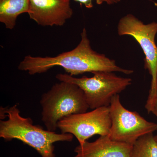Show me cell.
Here are the masks:
<instances>
[{"label": "cell", "instance_id": "1", "mask_svg": "<svg viewBox=\"0 0 157 157\" xmlns=\"http://www.w3.org/2000/svg\"><path fill=\"white\" fill-rule=\"evenodd\" d=\"M81 38L76 48L56 56H26L20 63L18 69L27 71L31 75L45 73L55 67H62L67 74L72 76L98 71L121 72L125 74L134 72L132 70L120 67L115 61L93 50L85 28L82 29Z\"/></svg>", "mask_w": 157, "mask_h": 157}, {"label": "cell", "instance_id": "2", "mask_svg": "<svg viewBox=\"0 0 157 157\" xmlns=\"http://www.w3.org/2000/svg\"><path fill=\"white\" fill-rule=\"evenodd\" d=\"M1 119L0 137L7 141L20 140L35 149L42 157H56L54 144L73 140L72 134H58L34 125L30 118L21 115L17 104L8 108L1 107Z\"/></svg>", "mask_w": 157, "mask_h": 157}, {"label": "cell", "instance_id": "3", "mask_svg": "<svg viewBox=\"0 0 157 157\" xmlns=\"http://www.w3.org/2000/svg\"><path fill=\"white\" fill-rule=\"evenodd\" d=\"M40 102L42 120L51 132L56 131L62 119L86 112L89 108L83 91L76 85L65 82L54 85L42 94Z\"/></svg>", "mask_w": 157, "mask_h": 157}, {"label": "cell", "instance_id": "4", "mask_svg": "<svg viewBox=\"0 0 157 157\" xmlns=\"http://www.w3.org/2000/svg\"><path fill=\"white\" fill-rule=\"evenodd\" d=\"M91 77L76 78L67 73H59L56 77L60 82L76 85L84 93L89 108L109 107L113 96L118 94L132 84V79L116 75L113 72H93Z\"/></svg>", "mask_w": 157, "mask_h": 157}, {"label": "cell", "instance_id": "5", "mask_svg": "<svg viewBox=\"0 0 157 157\" xmlns=\"http://www.w3.org/2000/svg\"><path fill=\"white\" fill-rule=\"evenodd\" d=\"M109 109L111 125L109 136L112 140L133 145L140 137L157 130V124L126 109L118 94L113 97Z\"/></svg>", "mask_w": 157, "mask_h": 157}, {"label": "cell", "instance_id": "6", "mask_svg": "<svg viewBox=\"0 0 157 157\" xmlns=\"http://www.w3.org/2000/svg\"><path fill=\"white\" fill-rule=\"evenodd\" d=\"M117 33L120 36L133 37L142 48L145 56L144 68L151 76L148 96L152 95L157 89V46L155 42L157 23L144 24L133 14H128L120 20Z\"/></svg>", "mask_w": 157, "mask_h": 157}, {"label": "cell", "instance_id": "7", "mask_svg": "<svg viewBox=\"0 0 157 157\" xmlns=\"http://www.w3.org/2000/svg\"><path fill=\"white\" fill-rule=\"evenodd\" d=\"M111 125L109 106L66 117L59 121L58 128L62 133L72 134L82 145L94 135H109Z\"/></svg>", "mask_w": 157, "mask_h": 157}, {"label": "cell", "instance_id": "8", "mask_svg": "<svg viewBox=\"0 0 157 157\" xmlns=\"http://www.w3.org/2000/svg\"><path fill=\"white\" fill-rule=\"evenodd\" d=\"M70 0H29L28 14L42 26H62L73 15Z\"/></svg>", "mask_w": 157, "mask_h": 157}, {"label": "cell", "instance_id": "9", "mask_svg": "<svg viewBox=\"0 0 157 157\" xmlns=\"http://www.w3.org/2000/svg\"><path fill=\"white\" fill-rule=\"evenodd\" d=\"M132 146L112 140L109 135L100 136L94 141L76 147L74 157H130Z\"/></svg>", "mask_w": 157, "mask_h": 157}, {"label": "cell", "instance_id": "10", "mask_svg": "<svg viewBox=\"0 0 157 157\" xmlns=\"http://www.w3.org/2000/svg\"><path fill=\"white\" fill-rule=\"evenodd\" d=\"M29 0H0V22L6 29L15 27L17 17L24 13L28 14Z\"/></svg>", "mask_w": 157, "mask_h": 157}, {"label": "cell", "instance_id": "11", "mask_svg": "<svg viewBox=\"0 0 157 157\" xmlns=\"http://www.w3.org/2000/svg\"><path fill=\"white\" fill-rule=\"evenodd\" d=\"M130 157H157V141L153 133L144 135L134 144Z\"/></svg>", "mask_w": 157, "mask_h": 157}, {"label": "cell", "instance_id": "12", "mask_svg": "<svg viewBox=\"0 0 157 157\" xmlns=\"http://www.w3.org/2000/svg\"><path fill=\"white\" fill-rule=\"evenodd\" d=\"M145 108L148 113H153L157 117V89L153 94L148 96Z\"/></svg>", "mask_w": 157, "mask_h": 157}, {"label": "cell", "instance_id": "13", "mask_svg": "<svg viewBox=\"0 0 157 157\" xmlns=\"http://www.w3.org/2000/svg\"><path fill=\"white\" fill-rule=\"evenodd\" d=\"M75 2H78L81 5H84L87 9H91L93 7V1H95L98 5H100L104 3H107L109 5L117 4L120 2L121 0H74Z\"/></svg>", "mask_w": 157, "mask_h": 157}, {"label": "cell", "instance_id": "14", "mask_svg": "<svg viewBox=\"0 0 157 157\" xmlns=\"http://www.w3.org/2000/svg\"><path fill=\"white\" fill-rule=\"evenodd\" d=\"M155 139L157 141V135H155Z\"/></svg>", "mask_w": 157, "mask_h": 157}]
</instances>
